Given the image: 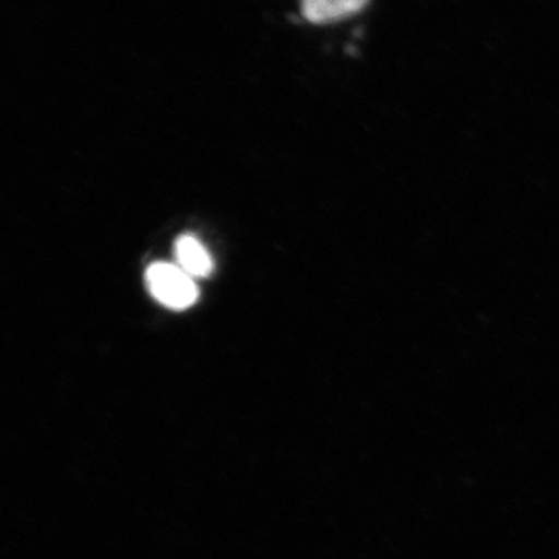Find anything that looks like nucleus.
Here are the masks:
<instances>
[{
  "label": "nucleus",
  "instance_id": "nucleus-1",
  "mask_svg": "<svg viewBox=\"0 0 559 559\" xmlns=\"http://www.w3.org/2000/svg\"><path fill=\"white\" fill-rule=\"evenodd\" d=\"M146 285L154 299L170 310H187L200 296L194 278L178 264L154 263L146 271Z\"/></svg>",
  "mask_w": 559,
  "mask_h": 559
},
{
  "label": "nucleus",
  "instance_id": "nucleus-2",
  "mask_svg": "<svg viewBox=\"0 0 559 559\" xmlns=\"http://www.w3.org/2000/svg\"><path fill=\"white\" fill-rule=\"evenodd\" d=\"M370 0H300L301 14L312 24H331L355 16Z\"/></svg>",
  "mask_w": 559,
  "mask_h": 559
},
{
  "label": "nucleus",
  "instance_id": "nucleus-3",
  "mask_svg": "<svg viewBox=\"0 0 559 559\" xmlns=\"http://www.w3.org/2000/svg\"><path fill=\"white\" fill-rule=\"evenodd\" d=\"M176 260L178 266L193 278L209 277L213 272V259L209 250L193 235H182L176 241Z\"/></svg>",
  "mask_w": 559,
  "mask_h": 559
}]
</instances>
